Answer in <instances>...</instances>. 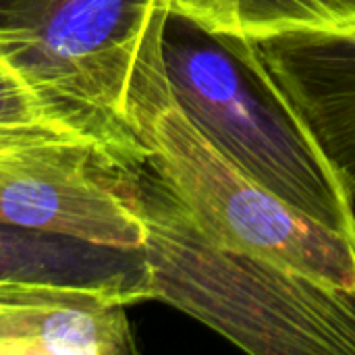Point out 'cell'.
<instances>
[{
    "label": "cell",
    "instance_id": "1",
    "mask_svg": "<svg viewBox=\"0 0 355 355\" xmlns=\"http://www.w3.org/2000/svg\"><path fill=\"white\" fill-rule=\"evenodd\" d=\"M150 300L254 355H355V289H335L220 243L146 162L129 177Z\"/></svg>",
    "mask_w": 355,
    "mask_h": 355
},
{
    "label": "cell",
    "instance_id": "2",
    "mask_svg": "<svg viewBox=\"0 0 355 355\" xmlns=\"http://www.w3.org/2000/svg\"><path fill=\"white\" fill-rule=\"evenodd\" d=\"M160 52L179 108L231 164L287 206L355 239V196L256 42L168 8Z\"/></svg>",
    "mask_w": 355,
    "mask_h": 355
},
{
    "label": "cell",
    "instance_id": "3",
    "mask_svg": "<svg viewBox=\"0 0 355 355\" xmlns=\"http://www.w3.org/2000/svg\"><path fill=\"white\" fill-rule=\"evenodd\" d=\"M148 40L129 92V123L148 146L146 164L227 248L335 289H355V239L281 202L231 164L171 94L160 35Z\"/></svg>",
    "mask_w": 355,
    "mask_h": 355
},
{
    "label": "cell",
    "instance_id": "4",
    "mask_svg": "<svg viewBox=\"0 0 355 355\" xmlns=\"http://www.w3.org/2000/svg\"><path fill=\"white\" fill-rule=\"evenodd\" d=\"M168 8L171 0H0V46L135 171L148 148L129 123L131 81Z\"/></svg>",
    "mask_w": 355,
    "mask_h": 355
},
{
    "label": "cell",
    "instance_id": "5",
    "mask_svg": "<svg viewBox=\"0 0 355 355\" xmlns=\"http://www.w3.org/2000/svg\"><path fill=\"white\" fill-rule=\"evenodd\" d=\"M131 173L87 141L0 131V225L141 250Z\"/></svg>",
    "mask_w": 355,
    "mask_h": 355
},
{
    "label": "cell",
    "instance_id": "6",
    "mask_svg": "<svg viewBox=\"0 0 355 355\" xmlns=\"http://www.w3.org/2000/svg\"><path fill=\"white\" fill-rule=\"evenodd\" d=\"M98 289L127 306L150 300L141 250H116L0 225V297Z\"/></svg>",
    "mask_w": 355,
    "mask_h": 355
},
{
    "label": "cell",
    "instance_id": "7",
    "mask_svg": "<svg viewBox=\"0 0 355 355\" xmlns=\"http://www.w3.org/2000/svg\"><path fill=\"white\" fill-rule=\"evenodd\" d=\"M256 44L355 196V40L279 37Z\"/></svg>",
    "mask_w": 355,
    "mask_h": 355
},
{
    "label": "cell",
    "instance_id": "8",
    "mask_svg": "<svg viewBox=\"0 0 355 355\" xmlns=\"http://www.w3.org/2000/svg\"><path fill=\"white\" fill-rule=\"evenodd\" d=\"M127 304L96 289L0 302V355H129Z\"/></svg>",
    "mask_w": 355,
    "mask_h": 355
},
{
    "label": "cell",
    "instance_id": "9",
    "mask_svg": "<svg viewBox=\"0 0 355 355\" xmlns=\"http://www.w3.org/2000/svg\"><path fill=\"white\" fill-rule=\"evenodd\" d=\"M171 10L252 42L355 40V0H171Z\"/></svg>",
    "mask_w": 355,
    "mask_h": 355
},
{
    "label": "cell",
    "instance_id": "10",
    "mask_svg": "<svg viewBox=\"0 0 355 355\" xmlns=\"http://www.w3.org/2000/svg\"><path fill=\"white\" fill-rule=\"evenodd\" d=\"M0 131H33L79 139L104 150L121 168L131 171L100 137L40 92L0 46Z\"/></svg>",
    "mask_w": 355,
    "mask_h": 355
},
{
    "label": "cell",
    "instance_id": "11",
    "mask_svg": "<svg viewBox=\"0 0 355 355\" xmlns=\"http://www.w3.org/2000/svg\"><path fill=\"white\" fill-rule=\"evenodd\" d=\"M52 293H56V291H52ZM42 295H46V293H42ZM29 297H35V295H29ZM10 300H25V297H0V302H10Z\"/></svg>",
    "mask_w": 355,
    "mask_h": 355
}]
</instances>
